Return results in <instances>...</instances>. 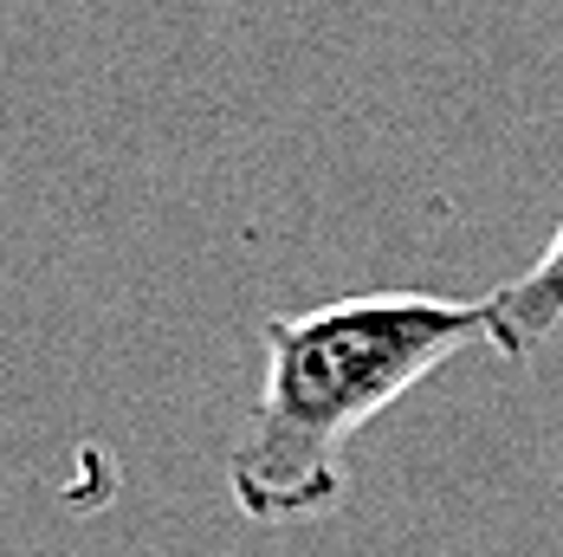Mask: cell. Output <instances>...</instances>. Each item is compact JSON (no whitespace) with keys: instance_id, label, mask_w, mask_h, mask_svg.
I'll return each mask as SVG.
<instances>
[{"instance_id":"cell-1","label":"cell","mask_w":563,"mask_h":557,"mask_svg":"<svg viewBox=\"0 0 563 557\" xmlns=\"http://www.w3.org/2000/svg\"><path fill=\"white\" fill-rule=\"evenodd\" d=\"M260 343L266 383L227 447V500L253 525H311L350 487V441L466 343H486V305L343 292L311 312H273Z\"/></svg>"},{"instance_id":"cell-2","label":"cell","mask_w":563,"mask_h":557,"mask_svg":"<svg viewBox=\"0 0 563 557\" xmlns=\"http://www.w3.org/2000/svg\"><path fill=\"white\" fill-rule=\"evenodd\" d=\"M479 305H486V343H493L499 357H511V363L538 357V350L563 331V221L551 227L544 253H538L518 278L493 285Z\"/></svg>"}]
</instances>
